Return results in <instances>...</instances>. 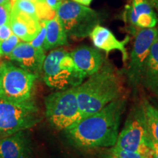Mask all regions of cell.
<instances>
[{"label": "cell", "mask_w": 158, "mask_h": 158, "mask_svg": "<svg viewBox=\"0 0 158 158\" xmlns=\"http://www.w3.org/2000/svg\"><path fill=\"white\" fill-rule=\"evenodd\" d=\"M125 103V99L119 98L96 113L85 116L64 130L66 137L77 147H113Z\"/></svg>", "instance_id": "1"}, {"label": "cell", "mask_w": 158, "mask_h": 158, "mask_svg": "<svg viewBox=\"0 0 158 158\" xmlns=\"http://www.w3.org/2000/svg\"><path fill=\"white\" fill-rule=\"evenodd\" d=\"M76 87L77 100L82 115L96 113L119 98L122 86L111 65L104 63L98 72Z\"/></svg>", "instance_id": "2"}, {"label": "cell", "mask_w": 158, "mask_h": 158, "mask_svg": "<svg viewBox=\"0 0 158 158\" xmlns=\"http://www.w3.org/2000/svg\"><path fill=\"white\" fill-rule=\"evenodd\" d=\"M42 71L45 84L60 90L77 87L86 77L76 66L70 53L62 48L54 49L45 56Z\"/></svg>", "instance_id": "3"}, {"label": "cell", "mask_w": 158, "mask_h": 158, "mask_svg": "<svg viewBox=\"0 0 158 158\" xmlns=\"http://www.w3.org/2000/svg\"><path fill=\"white\" fill-rule=\"evenodd\" d=\"M114 147L140 153L146 158L154 157L152 140L148 132L142 103L135 106L130 112Z\"/></svg>", "instance_id": "4"}, {"label": "cell", "mask_w": 158, "mask_h": 158, "mask_svg": "<svg viewBox=\"0 0 158 158\" xmlns=\"http://www.w3.org/2000/svg\"><path fill=\"white\" fill-rule=\"evenodd\" d=\"M45 115L56 129L64 130L84 118L76 97V87L53 92L45 98Z\"/></svg>", "instance_id": "5"}, {"label": "cell", "mask_w": 158, "mask_h": 158, "mask_svg": "<svg viewBox=\"0 0 158 158\" xmlns=\"http://www.w3.org/2000/svg\"><path fill=\"white\" fill-rule=\"evenodd\" d=\"M56 13L68 37L75 39L89 36L101 20L95 10L72 0H62Z\"/></svg>", "instance_id": "6"}, {"label": "cell", "mask_w": 158, "mask_h": 158, "mask_svg": "<svg viewBox=\"0 0 158 158\" xmlns=\"http://www.w3.org/2000/svg\"><path fill=\"white\" fill-rule=\"evenodd\" d=\"M37 76L9 62L0 64V100L23 102L30 100Z\"/></svg>", "instance_id": "7"}, {"label": "cell", "mask_w": 158, "mask_h": 158, "mask_svg": "<svg viewBox=\"0 0 158 158\" xmlns=\"http://www.w3.org/2000/svg\"><path fill=\"white\" fill-rule=\"evenodd\" d=\"M40 120L32 100L11 102L0 100V135H9L34 127Z\"/></svg>", "instance_id": "8"}, {"label": "cell", "mask_w": 158, "mask_h": 158, "mask_svg": "<svg viewBox=\"0 0 158 158\" xmlns=\"http://www.w3.org/2000/svg\"><path fill=\"white\" fill-rule=\"evenodd\" d=\"M158 39V30L155 28L141 29L135 34L130 59L126 75L128 84L137 88L141 84L144 65L149 54L152 45Z\"/></svg>", "instance_id": "9"}, {"label": "cell", "mask_w": 158, "mask_h": 158, "mask_svg": "<svg viewBox=\"0 0 158 158\" xmlns=\"http://www.w3.org/2000/svg\"><path fill=\"white\" fill-rule=\"evenodd\" d=\"M7 56L37 78L42 72L45 58L44 49L35 48L29 42H20Z\"/></svg>", "instance_id": "10"}, {"label": "cell", "mask_w": 158, "mask_h": 158, "mask_svg": "<svg viewBox=\"0 0 158 158\" xmlns=\"http://www.w3.org/2000/svg\"><path fill=\"white\" fill-rule=\"evenodd\" d=\"M124 19L135 28H154L158 19L155 12L147 0H132L124 11Z\"/></svg>", "instance_id": "11"}, {"label": "cell", "mask_w": 158, "mask_h": 158, "mask_svg": "<svg viewBox=\"0 0 158 158\" xmlns=\"http://www.w3.org/2000/svg\"><path fill=\"white\" fill-rule=\"evenodd\" d=\"M29 137L23 130L0 139V158H31Z\"/></svg>", "instance_id": "12"}, {"label": "cell", "mask_w": 158, "mask_h": 158, "mask_svg": "<svg viewBox=\"0 0 158 158\" xmlns=\"http://www.w3.org/2000/svg\"><path fill=\"white\" fill-rule=\"evenodd\" d=\"M76 66L86 76L98 72L104 64V57L95 48L82 45L70 52Z\"/></svg>", "instance_id": "13"}, {"label": "cell", "mask_w": 158, "mask_h": 158, "mask_svg": "<svg viewBox=\"0 0 158 158\" xmlns=\"http://www.w3.org/2000/svg\"><path fill=\"white\" fill-rule=\"evenodd\" d=\"M89 36L97 48L104 51L107 54L114 50L119 51L122 53L123 62L127 61L128 54L126 45L130 40L129 37L122 41L118 40L110 29L99 24L92 29Z\"/></svg>", "instance_id": "14"}, {"label": "cell", "mask_w": 158, "mask_h": 158, "mask_svg": "<svg viewBox=\"0 0 158 158\" xmlns=\"http://www.w3.org/2000/svg\"><path fill=\"white\" fill-rule=\"evenodd\" d=\"M12 31L20 40L30 42L40 30V21L15 10L11 9L9 21Z\"/></svg>", "instance_id": "15"}, {"label": "cell", "mask_w": 158, "mask_h": 158, "mask_svg": "<svg viewBox=\"0 0 158 158\" xmlns=\"http://www.w3.org/2000/svg\"><path fill=\"white\" fill-rule=\"evenodd\" d=\"M141 84L158 95V39L153 43L144 65Z\"/></svg>", "instance_id": "16"}, {"label": "cell", "mask_w": 158, "mask_h": 158, "mask_svg": "<svg viewBox=\"0 0 158 158\" xmlns=\"http://www.w3.org/2000/svg\"><path fill=\"white\" fill-rule=\"evenodd\" d=\"M45 25L46 35L43 45L45 51L68 45V35L57 15L53 19L45 21Z\"/></svg>", "instance_id": "17"}, {"label": "cell", "mask_w": 158, "mask_h": 158, "mask_svg": "<svg viewBox=\"0 0 158 158\" xmlns=\"http://www.w3.org/2000/svg\"><path fill=\"white\" fill-rule=\"evenodd\" d=\"M150 138L158 143V110L149 102H142Z\"/></svg>", "instance_id": "18"}, {"label": "cell", "mask_w": 158, "mask_h": 158, "mask_svg": "<svg viewBox=\"0 0 158 158\" xmlns=\"http://www.w3.org/2000/svg\"><path fill=\"white\" fill-rule=\"evenodd\" d=\"M11 9L21 12L39 20L37 14L36 4L32 2L27 1V0H16L14 5L12 6Z\"/></svg>", "instance_id": "19"}, {"label": "cell", "mask_w": 158, "mask_h": 158, "mask_svg": "<svg viewBox=\"0 0 158 158\" xmlns=\"http://www.w3.org/2000/svg\"><path fill=\"white\" fill-rule=\"evenodd\" d=\"M19 43L20 39L14 34L12 35L9 38L1 41L0 45H1V50L2 54L8 56Z\"/></svg>", "instance_id": "20"}, {"label": "cell", "mask_w": 158, "mask_h": 158, "mask_svg": "<svg viewBox=\"0 0 158 158\" xmlns=\"http://www.w3.org/2000/svg\"><path fill=\"white\" fill-rule=\"evenodd\" d=\"M40 30L39 33L29 43L35 48L44 49L43 48V45H44L45 35H46V25H45V21H40Z\"/></svg>", "instance_id": "21"}, {"label": "cell", "mask_w": 158, "mask_h": 158, "mask_svg": "<svg viewBox=\"0 0 158 158\" xmlns=\"http://www.w3.org/2000/svg\"><path fill=\"white\" fill-rule=\"evenodd\" d=\"M110 152L120 158H146L143 155L140 153L126 151V150L117 149V148L114 147L110 150Z\"/></svg>", "instance_id": "22"}, {"label": "cell", "mask_w": 158, "mask_h": 158, "mask_svg": "<svg viewBox=\"0 0 158 158\" xmlns=\"http://www.w3.org/2000/svg\"><path fill=\"white\" fill-rule=\"evenodd\" d=\"M11 7L10 3L0 5V27L6 23H9Z\"/></svg>", "instance_id": "23"}, {"label": "cell", "mask_w": 158, "mask_h": 158, "mask_svg": "<svg viewBox=\"0 0 158 158\" xmlns=\"http://www.w3.org/2000/svg\"><path fill=\"white\" fill-rule=\"evenodd\" d=\"M13 31L10 27L9 23L2 25L0 27V42L5 40L9 38L13 35Z\"/></svg>", "instance_id": "24"}, {"label": "cell", "mask_w": 158, "mask_h": 158, "mask_svg": "<svg viewBox=\"0 0 158 158\" xmlns=\"http://www.w3.org/2000/svg\"><path fill=\"white\" fill-rule=\"evenodd\" d=\"M45 2L47 3V5H48L51 9L56 10L57 7H58L59 5L60 4L61 1H59V0H45Z\"/></svg>", "instance_id": "25"}, {"label": "cell", "mask_w": 158, "mask_h": 158, "mask_svg": "<svg viewBox=\"0 0 158 158\" xmlns=\"http://www.w3.org/2000/svg\"><path fill=\"white\" fill-rule=\"evenodd\" d=\"M152 149L154 150V157L158 158V143L152 141Z\"/></svg>", "instance_id": "26"}, {"label": "cell", "mask_w": 158, "mask_h": 158, "mask_svg": "<svg viewBox=\"0 0 158 158\" xmlns=\"http://www.w3.org/2000/svg\"><path fill=\"white\" fill-rule=\"evenodd\" d=\"M72 1L76 2L81 4V5H85V6H89L92 2V0H72Z\"/></svg>", "instance_id": "27"}, {"label": "cell", "mask_w": 158, "mask_h": 158, "mask_svg": "<svg viewBox=\"0 0 158 158\" xmlns=\"http://www.w3.org/2000/svg\"><path fill=\"white\" fill-rule=\"evenodd\" d=\"M153 8L157 9L158 10V0H147Z\"/></svg>", "instance_id": "28"}, {"label": "cell", "mask_w": 158, "mask_h": 158, "mask_svg": "<svg viewBox=\"0 0 158 158\" xmlns=\"http://www.w3.org/2000/svg\"><path fill=\"white\" fill-rule=\"evenodd\" d=\"M27 1H30L32 2L35 4L37 3H42V2H45V0H27Z\"/></svg>", "instance_id": "29"}, {"label": "cell", "mask_w": 158, "mask_h": 158, "mask_svg": "<svg viewBox=\"0 0 158 158\" xmlns=\"http://www.w3.org/2000/svg\"><path fill=\"white\" fill-rule=\"evenodd\" d=\"M9 3H10V0H0V5H5Z\"/></svg>", "instance_id": "30"}, {"label": "cell", "mask_w": 158, "mask_h": 158, "mask_svg": "<svg viewBox=\"0 0 158 158\" xmlns=\"http://www.w3.org/2000/svg\"><path fill=\"white\" fill-rule=\"evenodd\" d=\"M107 158H120V157H117V156H116L115 155H114V154L110 152L109 155L107 156Z\"/></svg>", "instance_id": "31"}, {"label": "cell", "mask_w": 158, "mask_h": 158, "mask_svg": "<svg viewBox=\"0 0 158 158\" xmlns=\"http://www.w3.org/2000/svg\"><path fill=\"white\" fill-rule=\"evenodd\" d=\"M16 2V0H10V5H11V7L14 5V3Z\"/></svg>", "instance_id": "32"}, {"label": "cell", "mask_w": 158, "mask_h": 158, "mask_svg": "<svg viewBox=\"0 0 158 158\" xmlns=\"http://www.w3.org/2000/svg\"><path fill=\"white\" fill-rule=\"evenodd\" d=\"M2 55V50H1V45H0V56Z\"/></svg>", "instance_id": "33"}, {"label": "cell", "mask_w": 158, "mask_h": 158, "mask_svg": "<svg viewBox=\"0 0 158 158\" xmlns=\"http://www.w3.org/2000/svg\"><path fill=\"white\" fill-rule=\"evenodd\" d=\"M59 1H62V0H59Z\"/></svg>", "instance_id": "34"}]
</instances>
